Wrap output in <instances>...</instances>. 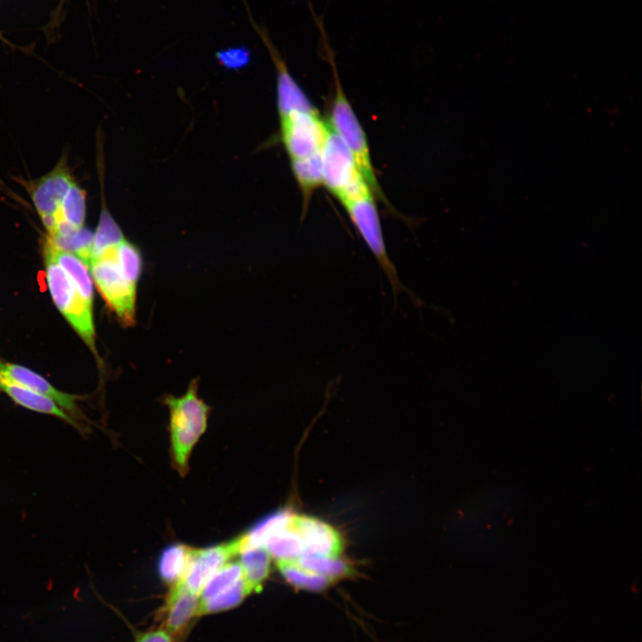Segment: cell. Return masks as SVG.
Instances as JSON below:
<instances>
[{
    "instance_id": "cb8c5ba5",
    "label": "cell",
    "mask_w": 642,
    "mask_h": 642,
    "mask_svg": "<svg viewBox=\"0 0 642 642\" xmlns=\"http://www.w3.org/2000/svg\"><path fill=\"white\" fill-rule=\"evenodd\" d=\"M243 577L240 563L227 562L207 580L200 594V600H207L215 597L235 584Z\"/></svg>"
},
{
    "instance_id": "9a60e30c",
    "label": "cell",
    "mask_w": 642,
    "mask_h": 642,
    "mask_svg": "<svg viewBox=\"0 0 642 642\" xmlns=\"http://www.w3.org/2000/svg\"><path fill=\"white\" fill-rule=\"evenodd\" d=\"M44 249L49 251L53 259L70 276L76 288L86 300L93 306V284L87 266L75 254L55 249L45 239Z\"/></svg>"
},
{
    "instance_id": "2e32d148",
    "label": "cell",
    "mask_w": 642,
    "mask_h": 642,
    "mask_svg": "<svg viewBox=\"0 0 642 642\" xmlns=\"http://www.w3.org/2000/svg\"><path fill=\"white\" fill-rule=\"evenodd\" d=\"M240 564L245 582L251 592L262 588L271 571V556L264 546L250 547L241 549Z\"/></svg>"
},
{
    "instance_id": "8fae6325",
    "label": "cell",
    "mask_w": 642,
    "mask_h": 642,
    "mask_svg": "<svg viewBox=\"0 0 642 642\" xmlns=\"http://www.w3.org/2000/svg\"><path fill=\"white\" fill-rule=\"evenodd\" d=\"M255 27L268 48L276 70L277 110L279 117L286 115L292 111H317V108L312 104L291 75L284 59L268 38V35L263 29L258 26Z\"/></svg>"
},
{
    "instance_id": "4fadbf2b",
    "label": "cell",
    "mask_w": 642,
    "mask_h": 642,
    "mask_svg": "<svg viewBox=\"0 0 642 642\" xmlns=\"http://www.w3.org/2000/svg\"><path fill=\"white\" fill-rule=\"evenodd\" d=\"M199 599L200 596L183 582L172 585L163 610V628L173 637L184 632L190 621L197 617Z\"/></svg>"
},
{
    "instance_id": "7402d4cb",
    "label": "cell",
    "mask_w": 642,
    "mask_h": 642,
    "mask_svg": "<svg viewBox=\"0 0 642 642\" xmlns=\"http://www.w3.org/2000/svg\"><path fill=\"white\" fill-rule=\"evenodd\" d=\"M93 233L84 226L67 235H47L45 239L55 249L78 256L88 266L91 259Z\"/></svg>"
},
{
    "instance_id": "484cf974",
    "label": "cell",
    "mask_w": 642,
    "mask_h": 642,
    "mask_svg": "<svg viewBox=\"0 0 642 642\" xmlns=\"http://www.w3.org/2000/svg\"><path fill=\"white\" fill-rule=\"evenodd\" d=\"M136 642H173V636L162 628L139 634Z\"/></svg>"
},
{
    "instance_id": "6da1fadb",
    "label": "cell",
    "mask_w": 642,
    "mask_h": 642,
    "mask_svg": "<svg viewBox=\"0 0 642 642\" xmlns=\"http://www.w3.org/2000/svg\"><path fill=\"white\" fill-rule=\"evenodd\" d=\"M87 267L108 307L122 325H133L142 261L130 255L119 256L115 244L92 259Z\"/></svg>"
},
{
    "instance_id": "d6986e66",
    "label": "cell",
    "mask_w": 642,
    "mask_h": 642,
    "mask_svg": "<svg viewBox=\"0 0 642 642\" xmlns=\"http://www.w3.org/2000/svg\"><path fill=\"white\" fill-rule=\"evenodd\" d=\"M285 580L295 588L309 591H322L333 584L330 580L316 574L298 564L293 559L276 561Z\"/></svg>"
},
{
    "instance_id": "ac0fdd59",
    "label": "cell",
    "mask_w": 642,
    "mask_h": 642,
    "mask_svg": "<svg viewBox=\"0 0 642 642\" xmlns=\"http://www.w3.org/2000/svg\"><path fill=\"white\" fill-rule=\"evenodd\" d=\"M194 548L184 544H172L162 551L158 564L160 578L169 584L181 581L193 557Z\"/></svg>"
},
{
    "instance_id": "8992f818",
    "label": "cell",
    "mask_w": 642,
    "mask_h": 642,
    "mask_svg": "<svg viewBox=\"0 0 642 642\" xmlns=\"http://www.w3.org/2000/svg\"><path fill=\"white\" fill-rule=\"evenodd\" d=\"M322 170L323 185L340 202L370 189L349 148L330 126L322 150Z\"/></svg>"
},
{
    "instance_id": "ffe728a7",
    "label": "cell",
    "mask_w": 642,
    "mask_h": 642,
    "mask_svg": "<svg viewBox=\"0 0 642 642\" xmlns=\"http://www.w3.org/2000/svg\"><path fill=\"white\" fill-rule=\"evenodd\" d=\"M86 211V192L75 182L67 192L59 210L54 216L55 224L57 226L60 223H66L74 228H82L85 223Z\"/></svg>"
},
{
    "instance_id": "603a6c76",
    "label": "cell",
    "mask_w": 642,
    "mask_h": 642,
    "mask_svg": "<svg viewBox=\"0 0 642 642\" xmlns=\"http://www.w3.org/2000/svg\"><path fill=\"white\" fill-rule=\"evenodd\" d=\"M124 239L125 237L119 226L111 218L109 211L103 208L96 230L93 233L91 259L105 249L118 244Z\"/></svg>"
},
{
    "instance_id": "30bf717a",
    "label": "cell",
    "mask_w": 642,
    "mask_h": 642,
    "mask_svg": "<svg viewBox=\"0 0 642 642\" xmlns=\"http://www.w3.org/2000/svg\"><path fill=\"white\" fill-rule=\"evenodd\" d=\"M75 182L66 162L62 160L52 171L28 183V191L41 219H54L64 196Z\"/></svg>"
},
{
    "instance_id": "44dd1931",
    "label": "cell",
    "mask_w": 642,
    "mask_h": 642,
    "mask_svg": "<svg viewBox=\"0 0 642 642\" xmlns=\"http://www.w3.org/2000/svg\"><path fill=\"white\" fill-rule=\"evenodd\" d=\"M251 592L243 577L235 584L207 600H200L197 617L217 613L238 606Z\"/></svg>"
},
{
    "instance_id": "52a82bcc",
    "label": "cell",
    "mask_w": 642,
    "mask_h": 642,
    "mask_svg": "<svg viewBox=\"0 0 642 642\" xmlns=\"http://www.w3.org/2000/svg\"><path fill=\"white\" fill-rule=\"evenodd\" d=\"M281 139L290 160L321 152L329 125L317 111H292L279 117Z\"/></svg>"
},
{
    "instance_id": "9c48e42d",
    "label": "cell",
    "mask_w": 642,
    "mask_h": 642,
    "mask_svg": "<svg viewBox=\"0 0 642 642\" xmlns=\"http://www.w3.org/2000/svg\"><path fill=\"white\" fill-rule=\"evenodd\" d=\"M243 546L242 536L232 541L204 549H194L193 557L181 582L200 596L210 576L239 555Z\"/></svg>"
},
{
    "instance_id": "5b68a950",
    "label": "cell",
    "mask_w": 642,
    "mask_h": 642,
    "mask_svg": "<svg viewBox=\"0 0 642 642\" xmlns=\"http://www.w3.org/2000/svg\"><path fill=\"white\" fill-rule=\"evenodd\" d=\"M47 285L54 302L80 337L95 349L93 306L79 293L66 272L44 249Z\"/></svg>"
},
{
    "instance_id": "ba28073f",
    "label": "cell",
    "mask_w": 642,
    "mask_h": 642,
    "mask_svg": "<svg viewBox=\"0 0 642 642\" xmlns=\"http://www.w3.org/2000/svg\"><path fill=\"white\" fill-rule=\"evenodd\" d=\"M291 524L303 542L302 556H342L343 539L329 523L314 516L292 513Z\"/></svg>"
},
{
    "instance_id": "5bb4252c",
    "label": "cell",
    "mask_w": 642,
    "mask_h": 642,
    "mask_svg": "<svg viewBox=\"0 0 642 642\" xmlns=\"http://www.w3.org/2000/svg\"><path fill=\"white\" fill-rule=\"evenodd\" d=\"M0 391L7 394L9 398H11L13 402L19 406L37 413L58 417L70 424L78 431L82 430L78 421L64 411L52 399L45 395L12 383L2 377H0Z\"/></svg>"
},
{
    "instance_id": "277c9868",
    "label": "cell",
    "mask_w": 642,
    "mask_h": 642,
    "mask_svg": "<svg viewBox=\"0 0 642 642\" xmlns=\"http://www.w3.org/2000/svg\"><path fill=\"white\" fill-rule=\"evenodd\" d=\"M374 197V193L367 189L356 196L341 202V203L358 235L372 252L378 266L386 276L394 298L397 300V296L402 292H407V288L400 282L397 269L389 257Z\"/></svg>"
},
{
    "instance_id": "e0dca14e",
    "label": "cell",
    "mask_w": 642,
    "mask_h": 642,
    "mask_svg": "<svg viewBox=\"0 0 642 642\" xmlns=\"http://www.w3.org/2000/svg\"><path fill=\"white\" fill-rule=\"evenodd\" d=\"M290 161L293 177L302 195L304 215L313 193L323 185L322 152Z\"/></svg>"
},
{
    "instance_id": "d4e9b609",
    "label": "cell",
    "mask_w": 642,
    "mask_h": 642,
    "mask_svg": "<svg viewBox=\"0 0 642 642\" xmlns=\"http://www.w3.org/2000/svg\"><path fill=\"white\" fill-rule=\"evenodd\" d=\"M219 63L231 70H238L246 66L251 59L250 51L244 47L229 48L217 54Z\"/></svg>"
},
{
    "instance_id": "3957f363",
    "label": "cell",
    "mask_w": 642,
    "mask_h": 642,
    "mask_svg": "<svg viewBox=\"0 0 642 642\" xmlns=\"http://www.w3.org/2000/svg\"><path fill=\"white\" fill-rule=\"evenodd\" d=\"M329 56L332 60L335 92L328 124L349 148L358 170L375 197L384 201L371 161L366 136L341 86L333 55Z\"/></svg>"
},
{
    "instance_id": "7c38bea8",
    "label": "cell",
    "mask_w": 642,
    "mask_h": 642,
    "mask_svg": "<svg viewBox=\"0 0 642 642\" xmlns=\"http://www.w3.org/2000/svg\"><path fill=\"white\" fill-rule=\"evenodd\" d=\"M0 377L52 399L75 419L81 416L77 405L78 396L57 390L43 376L29 368L0 358Z\"/></svg>"
},
{
    "instance_id": "7a4b0ae2",
    "label": "cell",
    "mask_w": 642,
    "mask_h": 642,
    "mask_svg": "<svg viewBox=\"0 0 642 642\" xmlns=\"http://www.w3.org/2000/svg\"><path fill=\"white\" fill-rule=\"evenodd\" d=\"M197 391V380H193L183 396L164 398L169 410L172 463L182 475L188 471L192 450L207 427L210 407Z\"/></svg>"
}]
</instances>
